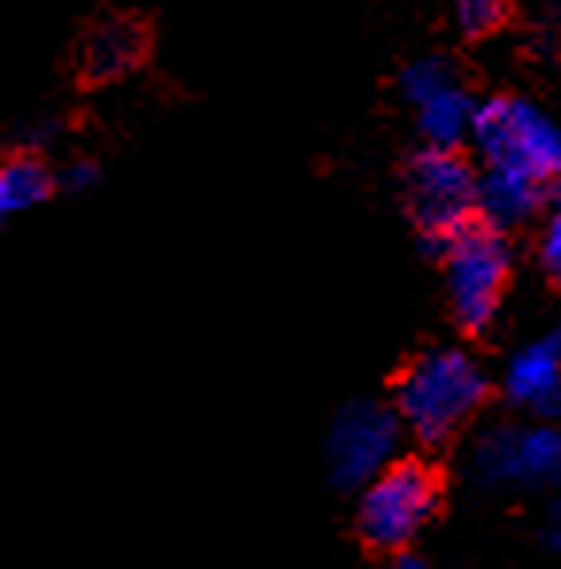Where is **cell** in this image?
I'll use <instances>...</instances> for the list:
<instances>
[{
	"mask_svg": "<svg viewBox=\"0 0 561 569\" xmlns=\"http://www.w3.org/2000/svg\"><path fill=\"white\" fill-rule=\"evenodd\" d=\"M489 397L481 362L458 347L427 350L397 385V412L408 435L427 447L454 439Z\"/></svg>",
	"mask_w": 561,
	"mask_h": 569,
	"instance_id": "obj_1",
	"label": "cell"
},
{
	"mask_svg": "<svg viewBox=\"0 0 561 569\" xmlns=\"http://www.w3.org/2000/svg\"><path fill=\"white\" fill-rule=\"evenodd\" d=\"M473 147L492 170H515L547 186L561 178V123L531 100L492 97L477 104Z\"/></svg>",
	"mask_w": 561,
	"mask_h": 569,
	"instance_id": "obj_2",
	"label": "cell"
},
{
	"mask_svg": "<svg viewBox=\"0 0 561 569\" xmlns=\"http://www.w3.org/2000/svg\"><path fill=\"white\" fill-rule=\"evenodd\" d=\"M439 250L442 266H447L454 320L465 331H484L497 320L500 297H504L508 273H512L508 239L492 223H469L454 239L442 242Z\"/></svg>",
	"mask_w": 561,
	"mask_h": 569,
	"instance_id": "obj_3",
	"label": "cell"
},
{
	"mask_svg": "<svg viewBox=\"0 0 561 569\" xmlns=\"http://www.w3.org/2000/svg\"><path fill=\"white\" fill-rule=\"evenodd\" d=\"M439 508V481L415 458H400L384 473H377L362 492L358 531L377 550H404L431 523Z\"/></svg>",
	"mask_w": 561,
	"mask_h": 569,
	"instance_id": "obj_4",
	"label": "cell"
},
{
	"mask_svg": "<svg viewBox=\"0 0 561 569\" xmlns=\"http://www.w3.org/2000/svg\"><path fill=\"white\" fill-rule=\"evenodd\" d=\"M408 208L423 236L442 247L481 212V178L458 150L427 147L408 166Z\"/></svg>",
	"mask_w": 561,
	"mask_h": 569,
	"instance_id": "obj_5",
	"label": "cell"
},
{
	"mask_svg": "<svg viewBox=\"0 0 561 569\" xmlns=\"http://www.w3.org/2000/svg\"><path fill=\"white\" fill-rule=\"evenodd\" d=\"M473 473L492 489H539L561 477V431L550 423H500L473 447Z\"/></svg>",
	"mask_w": 561,
	"mask_h": 569,
	"instance_id": "obj_6",
	"label": "cell"
},
{
	"mask_svg": "<svg viewBox=\"0 0 561 569\" xmlns=\"http://www.w3.org/2000/svg\"><path fill=\"white\" fill-rule=\"evenodd\" d=\"M400 412L377 405V400H354L331 423L328 435V466L339 485H370L397 462L400 447Z\"/></svg>",
	"mask_w": 561,
	"mask_h": 569,
	"instance_id": "obj_7",
	"label": "cell"
},
{
	"mask_svg": "<svg viewBox=\"0 0 561 569\" xmlns=\"http://www.w3.org/2000/svg\"><path fill=\"white\" fill-rule=\"evenodd\" d=\"M504 397L531 416H554L561 408V342L539 339L519 347L504 366Z\"/></svg>",
	"mask_w": 561,
	"mask_h": 569,
	"instance_id": "obj_8",
	"label": "cell"
},
{
	"mask_svg": "<svg viewBox=\"0 0 561 569\" xmlns=\"http://www.w3.org/2000/svg\"><path fill=\"white\" fill-rule=\"evenodd\" d=\"M547 200V181L527 178L515 170H484L481 178V216L492 228H515L527 223Z\"/></svg>",
	"mask_w": 561,
	"mask_h": 569,
	"instance_id": "obj_9",
	"label": "cell"
},
{
	"mask_svg": "<svg viewBox=\"0 0 561 569\" xmlns=\"http://www.w3.org/2000/svg\"><path fill=\"white\" fill-rule=\"evenodd\" d=\"M415 108V120L427 139V147H450L458 150L465 139H473V120L477 104L458 81H447L442 89H434L431 97H423Z\"/></svg>",
	"mask_w": 561,
	"mask_h": 569,
	"instance_id": "obj_10",
	"label": "cell"
},
{
	"mask_svg": "<svg viewBox=\"0 0 561 569\" xmlns=\"http://www.w3.org/2000/svg\"><path fill=\"white\" fill-rule=\"evenodd\" d=\"M147 50V36L139 23L131 20H112L104 28H97L86 43V70L93 78H120L142 58Z\"/></svg>",
	"mask_w": 561,
	"mask_h": 569,
	"instance_id": "obj_11",
	"label": "cell"
},
{
	"mask_svg": "<svg viewBox=\"0 0 561 569\" xmlns=\"http://www.w3.org/2000/svg\"><path fill=\"white\" fill-rule=\"evenodd\" d=\"M54 189V178L39 158L31 154H16L4 162L0 170V212L4 216H20L39 208Z\"/></svg>",
	"mask_w": 561,
	"mask_h": 569,
	"instance_id": "obj_12",
	"label": "cell"
},
{
	"mask_svg": "<svg viewBox=\"0 0 561 569\" xmlns=\"http://www.w3.org/2000/svg\"><path fill=\"white\" fill-rule=\"evenodd\" d=\"M508 8H512V0H454V16L469 36H489L508 16Z\"/></svg>",
	"mask_w": 561,
	"mask_h": 569,
	"instance_id": "obj_13",
	"label": "cell"
},
{
	"mask_svg": "<svg viewBox=\"0 0 561 569\" xmlns=\"http://www.w3.org/2000/svg\"><path fill=\"white\" fill-rule=\"evenodd\" d=\"M450 78V70L439 62V58H420V62H412L404 70V78H400V89H404V97L412 100V104H420L423 97H431L434 89H442Z\"/></svg>",
	"mask_w": 561,
	"mask_h": 569,
	"instance_id": "obj_14",
	"label": "cell"
},
{
	"mask_svg": "<svg viewBox=\"0 0 561 569\" xmlns=\"http://www.w3.org/2000/svg\"><path fill=\"white\" fill-rule=\"evenodd\" d=\"M542 266L554 281H561V189H558V208L550 216L547 231H542Z\"/></svg>",
	"mask_w": 561,
	"mask_h": 569,
	"instance_id": "obj_15",
	"label": "cell"
},
{
	"mask_svg": "<svg viewBox=\"0 0 561 569\" xmlns=\"http://www.w3.org/2000/svg\"><path fill=\"white\" fill-rule=\"evenodd\" d=\"M62 186L73 189V192L97 186V166L93 162H70V166H66V173H62Z\"/></svg>",
	"mask_w": 561,
	"mask_h": 569,
	"instance_id": "obj_16",
	"label": "cell"
},
{
	"mask_svg": "<svg viewBox=\"0 0 561 569\" xmlns=\"http://www.w3.org/2000/svg\"><path fill=\"white\" fill-rule=\"evenodd\" d=\"M547 542L561 555V497L554 500V508H550V516H547Z\"/></svg>",
	"mask_w": 561,
	"mask_h": 569,
	"instance_id": "obj_17",
	"label": "cell"
},
{
	"mask_svg": "<svg viewBox=\"0 0 561 569\" xmlns=\"http://www.w3.org/2000/svg\"><path fill=\"white\" fill-rule=\"evenodd\" d=\"M389 569H427V566L420 562V558H408V555H400L397 562H392Z\"/></svg>",
	"mask_w": 561,
	"mask_h": 569,
	"instance_id": "obj_18",
	"label": "cell"
},
{
	"mask_svg": "<svg viewBox=\"0 0 561 569\" xmlns=\"http://www.w3.org/2000/svg\"><path fill=\"white\" fill-rule=\"evenodd\" d=\"M542 4H547L550 12H558V16H561V0H542Z\"/></svg>",
	"mask_w": 561,
	"mask_h": 569,
	"instance_id": "obj_19",
	"label": "cell"
}]
</instances>
